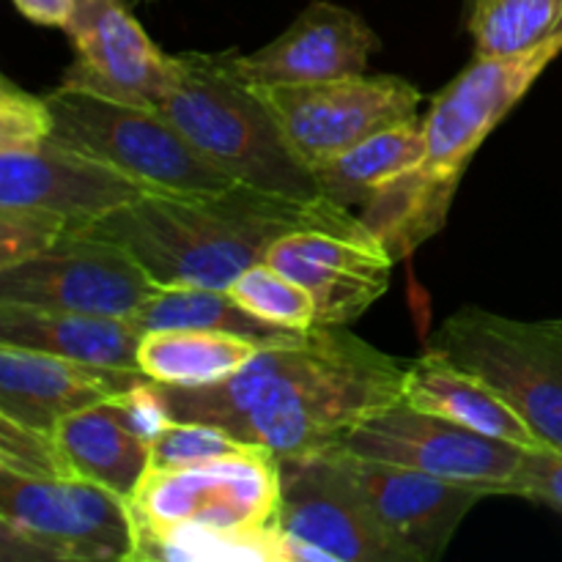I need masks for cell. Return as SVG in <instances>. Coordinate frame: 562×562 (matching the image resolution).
Listing matches in <instances>:
<instances>
[{"label": "cell", "instance_id": "13", "mask_svg": "<svg viewBox=\"0 0 562 562\" xmlns=\"http://www.w3.org/2000/svg\"><path fill=\"white\" fill-rule=\"evenodd\" d=\"M267 263L313 296L316 327H349L387 294L398 261L368 228H300L269 247Z\"/></svg>", "mask_w": 562, "mask_h": 562}, {"label": "cell", "instance_id": "20", "mask_svg": "<svg viewBox=\"0 0 562 562\" xmlns=\"http://www.w3.org/2000/svg\"><path fill=\"white\" fill-rule=\"evenodd\" d=\"M143 333L119 316L0 300V344L108 368H137ZM140 371V368H137Z\"/></svg>", "mask_w": 562, "mask_h": 562}, {"label": "cell", "instance_id": "25", "mask_svg": "<svg viewBox=\"0 0 562 562\" xmlns=\"http://www.w3.org/2000/svg\"><path fill=\"white\" fill-rule=\"evenodd\" d=\"M143 335L157 329H217L241 338H256L261 344H285L302 333L274 327L247 313L228 289H206V285H157L146 296L135 316L130 318Z\"/></svg>", "mask_w": 562, "mask_h": 562}, {"label": "cell", "instance_id": "22", "mask_svg": "<svg viewBox=\"0 0 562 562\" xmlns=\"http://www.w3.org/2000/svg\"><path fill=\"white\" fill-rule=\"evenodd\" d=\"M263 346L217 329H157L137 349V368L165 387H209L239 373Z\"/></svg>", "mask_w": 562, "mask_h": 562}, {"label": "cell", "instance_id": "35", "mask_svg": "<svg viewBox=\"0 0 562 562\" xmlns=\"http://www.w3.org/2000/svg\"><path fill=\"white\" fill-rule=\"evenodd\" d=\"M472 5H475V0H464V14H470Z\"/></svg>", "mask_w": 562, "mask_h": 562}, {"label": "cell", "instance_id": "16", "mask_svg": "<svg viewBox=\"0 0 562 562\" xmlns=\"http://www.w3.org/2000/svg\"><path fill=\"white\" fill-rule=\"evenodd\" d=\"M146 192L137 179L55 137L27 151H0V206L64 214L71 231L88 228Z\"/></svg>", "mask_w": 562, "mask_h": 562}, {"label": "cell", "instance_id": "21", "mask_svg": "<svg viewBox=\"0 0 562 562\" xmlns=\"http://www.w3.org/2000/svg\"><path fill=\"white\" fill-rule=\"evenodd\" d=\"M71 475L130 499L151 467V445L137 439L108 404L75 412L55 426Z\"/></svg>", "mask_w": 562, "mask_h": 562}, {"label": "cell", "instance_id": "33", "mask_svg": "<svg viewBox=\"0 0 562 562\" xmlns=\"http://www.w3.org/2000/svg\"><path fill=\"white\" fill-rule=\"evenodd\" d=\"M508 497H525L562 514V450H527L519 472L510 481Z\"/></svg>", "mask_w": 562, "mask_h": 562}, {"label": "cell", "instance_id": "15", "mask_svg": "<svg viewBox=\"0 0 562 562\" xmlns=\"http://www.w3.org/2000/svg\"><path fill=\"white\" fill-rule=\"evenodd\" d=\"M75 60L60 88L113 102L157 108L170 75V55L151 42L124 0H77L64 27Z\"/></svg>", "mask_w": 562, "mask_h": 562}, {"label": "cell", "instance_id": "19", "mask_svg": "<svg viewBox=\"0 0 562 562\" xmlns=\"http://www.w3.org/2000/svg\"><path fill=\"white\" fill-rule=\"evenodd\" d=\"M401 401L431 415L448 417L477 434L503 439L516 448H549L532 431L530 423L510 406V401L503 398L486 379L445 360L437 351L426 349L420 360L409 362Z\"/></svg>", "mask_w": 562, "mask_h": 562}, {"label": "cell", "instance_id": "6", "mask_svg": "<svg viewBox=\"0 0 562 562\" xmlns=\"http://www.w3.org/2000/svg\"><path fill=\"white\" fill-rule=\"evenodd\" d=\"M3 560L132 562L130 499L80 477H20L0 470Z\"/></svg>", "mask_w": 562, "mask_h": 562}, {"label": "cell", "instance_id": "24", "mask_svg": "<svg viewBox=\"0 0 562 562\" xmlns=\"http://www.w3.org/2000/svg\"><path fill=\"white\" fill-rule=\"evenodd\" d=\"M135 521L132 562H285V532L274 527L258 530H214L201 525H157Z\"/></svg>", "mask_w": 562, "mask_h": 562}, {"label": "cell", "instance_id": "5", "mask_svg": "<svg viewBox=\"0 0 562 562\" xmlns=\"http://www.w3.org/2000/svg\"><path fill=\"white\" fill-rule=\"evenodd\" d=\"M47 102L55 119V140L113 165L146 184L148 192L201 195L239 184L203 157L157 108H137L60 86L47 93Z\"/></svg>", "mask_w": 562, "mask_h": 562}, {"label": "cell", "instance_id": "31", "mask_svg": "<svg viewBox=\"0 0 562 562\" xmlns=\"http://www.w3.org/2000/svg\"><path fill=\"white\" fill-rule=\"evenodd\" d=\"M47 97L22 91L11 77L0 80V151H27L53 137Z\"/></svg>", "mask_w": 562, "mask_h": 562}, {"label": "cell", "instance_id": "8", "mask_svg": "<svg viewBox=\"0 0 562 562\" xmlns=\"http://www.w3.org/2000/svg\"><path fill=\"white\" fill-rule=\"evenodd\" d=\"M307 170L373 132L415 119L423 93L395 75H355L302 86H252Z\"/></svg>", "mask_w": 562, "mask_h": 562}, {"label": "cell", "instance_id": "4", "mask_svg": "<svg viewBox=\"0 0 562 562\" xmlns=\"http://www.w3.org/2000/svg\"><path fill=\"white\" fill-rule=\"evenodd\" d=\"M157 110L181 135L239 184L318 201V181L291 154L278 121L228 53L170 55V75Z\"/></svg>", "mask_w": 562, "mask_h": 562}, {"label": "cell", "instance_id": "28", "mask_svg": "<svg viewBox=\"0 0 562 562\" xmlns=\"http://www.w3.org/2000/svg\"><path fill=\"white\" fill-rule=\"evenodd\" d=\"M0 470L20 477H75L60 450L55 428L27 426L9 415H0Z\"/></svg>", "mask_w": 562, "mask_h": 562}, {"label": "cell", "instance_id": "11", "mask_svg": "<svg viewBox=\"0 0 562 562\" xmlns=\"http://www.w3.org/2000/svg\"><path fill=\"white\" fill-rule=\"evenodd\" d=\"M154 289L124 247L88 231H69L42 256L0 269V300L97 316L132 318Z\"/></svg>", "mask_w": 562, "mask_h": 562}, {"label": "cell", "instance_id": "18", "mask_svg": "<svg viewBox=\"0 0 562 562\" xmlns=\"http://www.w3.org/2000/svg\"><path fill=\"white\" fill-rule=\"evenodd\" d=\"M137 368H108L0 344V415L53 431L64 417L108 404L146 382Z\"/></svg>", "mask_w": 562, "mask_h": 562}, {"label": "cell", "instance_id": "26", "mask_svg": "<svg viewBox=\"0 0 562 562\" xmlns=\"http://www.w3.org/2000/svg\"><path fill=\"white\" fill-rule=\"evenodd\" d=\"M475 58H505L562 31V0H475L467 14Z\"/></svg>", "mask_w": 562, "mask_h": 562}, {"label": "cell", "instance_id": "34", "mask_svg": "<svg viewBox=\"0 0 562 562\" xmlns=\"http://www.w3.org/2000/svg\"><path fill=\"white\" fill-rule=\"evenodd\" d=\"M25 20L47 27H66L75 16L77 0H11Z\"/></svg>", "mask_w": 562, "mask_h": 562}, {"label": "cell", "instance_id": "10", "mask_svg": "<svg viewBox=\"0 0 562 562\" xmlns=\"http://www.w3.org/2000/svg\"><path fill=\"white\" fill-rule=\"evenodd\" d=\"M338 445L362 459L409 467L445 481L494 486L499 497H508L510 481L527 453L404 401L362 420Z\"/></svg>", "mask_w": 562, "mask_h": 562}, {"label": "cell", "instance_id": "30", "mask_svg": "<svg viewBox=\"0 0 562 562\" xmlns=\"http://www.w3.org/2000/svg\"><path fill=\"white\" fill-rule=\"evenodd\" d=\"M71 231L64 214L36 206H0V269L42 256Z\"/></svg>", "mask_w": 562, "mask_h": 562}, {"label": "cell", "instance_id": "12", "mask_svg": "<svg viewBox=\"0 0 562 562\" xmlns=\"http://www.w3.org/2000/svg\"><path fill=\"white\" fill-rule=\"evenodd\" d=\"M278 527L333 562H409L371 514L335 445L280 459Z\"/></svg>", "mask_w": 562, "mask_h": 562}, {"label": "cell", "instance_id": "29", "mask_svg": "<svg viewBox=\"0 0 562 562\" xmlns=\"http://www.w3.org/2000/svg\"><path fill=\"white\" fill-rule=\"evenodd\" d=\"M250 445L239 442L223 428L201 420H173L151 445V470H181L203 461L239 453Z\"/></svg>", "mask_w": 562, "mask_h": 562}, {"label": "cell", "instance_id": "23", "mask_svg": "<svg viewBox=\"0 0 562 562\" xmlns=\"http://www.w3.org/2000/svg\"><path fill=\"white\" fill-rule=\"evenodd\" d=\"M426 148L423 119H406L373 132L357 146L313 170L324 198L344 209L366 206L384 184L415 168Z\"/></svg>", "mask_w": 562, "mask_h": 562}, {"label": "cell", "instance_id": "27", "mask_svg": "<svg viewBox=\"0 0 562 562\" xmlns=\"http://www.w3.org/2000/svg\"><path fill=\"white\" fill-rule=\"evenodd\" d=\"M228 294L252 313L261 322L274 327L307 333L316 329V302L302 289L296 280L274 269L272 263L261 261L256 267L245 269L234 283L228 285Z\"/></svg>", "mask_w": 562, "mask_h": 562}, {"label": "cell", "instance_id": "2", "mask_svg": "<svg viewBox=\"0 0 562 562\" xmlns=\"http://www.w3.org/2000/svg\"><path fill=\"white\" fill-rule=\"evenodd\" d=\"M300 228L357 231L366 223L329 198L300 201L236 184L201 195L146 192L82 231L124 247L157 285L228 289L267 261L280 236Z\"/></svg>", "mask_w": 562, "mask_h": 562}, {"label": "cell", "instance_id": "7", "mask_svg": "<svg viewBox=\"0 0 562 562\" xmlns=\"http://www.w3.org/2000/svg\"><path fill=\"white\" fill-rule=\"evenodd\" d=\"M428 351L486 379L532 431L562 450V322H519L461 307L428 340Z\"/></svg>", "mask_w": 562, "mask_h": 562}, {"label": "cell", "instance_id": "17", "mask_svg": "<svg viewBox=\"0 0 562 562\" xmlns=\"http://www.w3.org/2000/svg\"><path fill=\"white\" fill-rule=\"evenodd\" d=\"M376 49L379 36L357 11L313 0L267 47L231 49V66L250 86H302L366 75Z\"/></svg>", "mask_w": 562, "mask_h": 562}, {"label": "cell", "instance_id": "36", "mask_svg": "<svg viewBox=\"0 0 562 562\" xmlns=\"http://www.w3.org/2000/svg\"><path fill=\"white\" fill-rule=\"evenodd\" d=\"M560 322H562V318H560Z\"/></svg>", "mask_w": 562, "mask_h": 562}, {"label": "cell", "instance_id": "32", "mask_svg": "<svg viewBox=\"0 0 562 562\" xmlns=\"http://www.w3.org/2000/svg\"><path fill=\"white\" fill-rule=\"evenodd\" d=\"M108 406L115 412V417L146 445L157 442L165 434V428L173 423V415H170L162 387H159L157 382H151V379L135 384V387H130L126 393L115 395L113 401H108Z\"/></svg>", "mask_w": 562, "mask_h": 562}, {"label": "cell", "instance_id": "3", "mask_svg": "<svg viewBox=\"0 0 562 562\" xmlns=\"http://www.w3.org/2000/svg\"><path fill=\"white\" fill-rule=\"evenodd\" d=\"M560 53L562 31L527 53L475 58L434 97L431 110L423 115V157L384 184L360 212L366 228L382 239L395 261L445 228L472 157Z\"/></svg>", "mask_w": 562, "mask_h": 562}, {"label": "cell", "instance_id": "9", "mask_svg": "<svg viewBox=\"0 0 562 562\" xmlns=\"http://www.w3.org/2000/svg\"><path fill=\"white\" fill-rule=\"evenodd\" d=\"M132 514L157 525L258 530L278 525L280 459L267 448L239 450L181 470H151L130 497Z\"/></svg>", "mask_w": 562, "mask_h": 562}, {"label": "cell", "instance_id": "14", "mask_svg": "<svg viewBox=\"0 0 562 562\" xmlns=\"http://www.w3.org/2000/svg\"><path fill=\"white\" fill-rule=\"evenodd\" d=\"M335 448L344 456L346 470L360 486L371 514L409 562L442 558L470 510L483 499L499 497L494 486L445 481L409 467L362 459L340 445Z\"/></svg>", "mask_w": 562, "mask_h": 562}, {"label": "cell", "instance_id": "1", "mask_svg": "<svg viewBox=\"0 0 562 562\" xmlns=\"http://www.w3.org/2000/svg\"><path fill=\"white\" fill-rule=\"evenodd\" d=\"M409 362L346 327H316L263 346L239 373L209 387H165L173 420H201L278 459L338 445L376 412L398 404Z\"/></svg>", "mask_w": 562, "mask_h": 562}]
</instances>
